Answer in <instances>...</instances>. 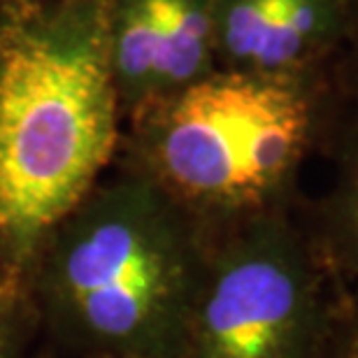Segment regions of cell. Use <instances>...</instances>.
I'll list each match as a JSON object with an SVG mask.
<instances>
[{"label": "cell", "mask_w": 358, "mask_h": 358, "mask_svg": "<svg viewBox=\"0 0 358 358\" xmlns=\"http://www.w3.org/2000/svg\"><path fill=\"white\" fill-rule=\"evenodd\" d=\"M110 68L124 124L212 75L214 0H112Z\"/></svg>", "instance_id": "8992f818"}, {"label": "cell", "mask_w": 358, "mask_h": 358, "mask_svg": "<svg viewBox=\"0 0 358 358\" xmlns=\"http://www.w3.org/2000/svg\"><path fill=\"white\" fill-rule=\"evenodd\" d=\"M347 0H214L219 70L291 82H338Z\"/></svg>", "instance_id": "5b68a950"}, {"label": "cell", "mask_w": 358, "mask_h": 358, "mask_svg": "<svg viewBox=\"0 0 358 358\" xmlns=\"http://www.w3.org/2000/svg\"><path fill=\"white\" fill-rule=\"evenodd\" d=\"M110 12L112 0L0 5V284L24 300L47 240L119 156Z\"/></svg>", "instance_id": "6da1fadb"}, {"label": "cell", "mask_w": 358, "mask_h": 358, "mask_svg": "<svg viewBox=\"0 0 358 358\" xmlns=\"http://www.w3.org/2000/svg\"><path fill=\"white\" fill-rule=\"evenodd\" d=\"M347 47L338 70V84L349 100H358V0H347Z\"/></svg>", "instance_id": "9c48e42d"}, {"label": "cell", "mask_w": 358, "mask_h": 358, "mask_svg": "<svg viewBox=\"0 0 358 358\" xmlns=\"http://www.w3.org/2000/svg\"><path fill=\"white\" fill-rule=\"evenodd\" d=\"M345 98L338 82L214 70L128 119L114 163L149 177L205 228L235 226L282 210Z\"/></svg>", "instance_id": "3957f363"}, {"label": "cell", "mask_w": 358, "mask_h": 358, "mask_svg": "<svg viewBox=\"0 0 358 358\" xmlns=\"http://www.w3.org/2000/svg\"><path fill=\"white\" fill-rule=\"evenodd\" d=\"M228 228L207 254L179 358H314L319 286L282 210Z\"/></svg>", "instance_id": "277c9868"}, {"label": "cell", "mask_w": 358, "mask_h": 358, "mask_svg": "<svg viewBox=\"0 0 358 358\" xmlns=\"http://www.w3.org/2000/svg\"><path fill=\"white\" fill-rule=\"evenodd\" d=\"M335 205L358 242V121L347 124L340 145V182L335 191Z\"/></svg>", "instance_id": "52a82bcc"}, {"label": "cell", "mask_w": 358, "mask_h": 358, "mask_svg": "<svg viewBox=\"0 0 358 358\" xmlns=\"http://www.w3.org/2000/svg\"><path fill=\"white\" fill-rule=\"evenodd\" d=\"M31 303L0 284V358H21Z\"/></svg>", "instance_id": "ba28073f"}, {"label": "cell", "mask_w": 358, "mask_h": 358, "mask_svg": "<svg viewBox=\"0 0 358 358\" xmlns=\"http://www.w3.org/2000/svg\"><path fill=\"white\" fill-rule=\"evenodd\" d=\"M3 3H12V0H0V5H3Z\"/></svg>", "instance_id": "30bf717a"}, {"label": "cell", "mask_w": 358, "mask_h": 358, "mask_svg": "<svg viewBox=\"0 0 358 358\" xmlns=\"http://www.w3.org/2000/svg\"><path fill=\"white\" fill-rule=\"evenodd\" d=\"M114 168L47 240L28 300L84 358H179L207 228L149 177Z\"/></svg>", "instance_id": "7a4b0ae2"}]
</instances>
